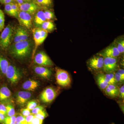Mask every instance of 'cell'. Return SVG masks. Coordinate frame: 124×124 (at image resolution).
I'll list each match as a JSON object with an SVG mask.
<instances>
[{"label":"cell","instance_id":"26","mask_svg":"<svg viewBox=\"0 0 124 124\" xmlns=\"http://www.w3.org/2000/svg\"><path fill=\"white\" fill-rule=\"evenodd\" d=\"M44 12L46 20L50 21L52 19H53L55 17L53 11L50 10H46Z\"/></svg>","mask_w":124,"mask_h":124},{"label":"cell","instance_id":"1","mask_svg":"<svg viewBox=\"0 0 124 124\" xmlns=\"http://www.w3.org/2000/svg\"><path fill=\"white\" fill-rule=\"evenodd\" d=\"M32 45L31 42L29 40L20 41L10 46L9 52L15 57L23 59L30 54L32 49Z\"/></svg>","mask_w":124,"mask_h":124},{"label":"cell","instance_id":"49","mask_svg":"<svg viewBox=\"0 0 124 124\" xmlns=\"http://www.w3.org/2000/svg\"><path fill=\"white\" fill-rule=\"evenodd\" d=\"M12 0L13 1H16V0Z\"/></svg>","mask_w":124,"mask_h":124},{"label":"cell","instance_id":"28","mask_svg":"<svg viewBox=\"0 0 124 124\" xmlns=\"http://www.w3.org/2000/svg\"><path fill=\"white\" fill-rule=\"evenodd\" d=\"M16 123L20 124H28L26 121L25 117L21 114H19L18 115L16 116Z\"/></svg>","mask_w":124,"mask_h":124},{"label":"cell","instance_id":"22","mask_svg":"<svg viewBox=\"0 0 124 124\" xmlns=\"http://www.w3.org/2000/svg\"><path fill=\"white\" fill-rule=\"evenodd\" d=\"M19 27L21 35V41L27 40L29 37V34L28 31L26 29V28L21 26Z\"/></svg>","mask_w":124,"mask_h":124},{"label":"cell","instance_id":"17","mask_svg":"<svg viewBox=\"0 0 124 124\" xmlns=\"http://www.w3.org/2000/svg\"><path fill=\"white\" fill-rule=\"evenodd\" d=\"M11 93L8 88L6 86H2L0 89V101H6L10 97Z\"/></svg>","mask_w":124,"mask_h":124},{"label":"cell","instance_id":"25","mask_svg":"<svg viewBox=\"0 0 124 124\" xmlns=\"http://www.w3.org/2000/svg\"><path fill=\"white\" fill-rule=\"evenodd\" d=\"M6 116L11 117L15 115V111L14 108L11 104H8L6 106Z\"/></svg>","mask_w":124,"mask_h":124},{"label":"cell","instance_id":"4","mask_svg":"<svg viewBox=\"0 0 124 124\" xmlns=\"http://www.w3.org/2000/svg\"><path fill=\"white\" fill-rule=\"evenodd\" d=\"M55 78L57 83L60 86L68 87L70 85V77L66 71L59 68L56 69Z\"/></svg>","mask_w":124,"mask_h":124},{"label":"cell","instance_id":"48","mask_svg":"<svg viewBox=\"0 0 124 124\" xmlns=\"http://www.w3.org/2000/svg\"><path fill=\"white\" fill-rule=\"evenodd\" d=\"M20 0H16V1H17V2H18V1H20Z\"/></svg>","mask_w":124,"mask_h":124},{"label":"cell","instance_id":"20","mask_svg":"<svg viewBox=\"0 0 124 124\" xmlns=\"http://www.w3.org/2000/svg\"><path fill=\"white\" fill-rule=\"evenodd\" d=\"M97 81L100 88L105 89L108 85V84L105 80L103 75L100 74L97 77Z\"/></svg>","mask_w":124,"mask_h":124},{"label":"cell","instance_id":"12","mask_svg":"<svg viewBox=\"0 0 124 124\" xmlns=\"http://www.w3.org/2000/svg\"><path fill=\"white\" fill-rule=\"evenodd\" d=\"M16 102L18 104L23 105L26 103L31 99V94L27 91H19L16 96Z\"/></svg>","mask_w":124,"mask_h":124},{"label":"cell","instance_id":"33","mask_svg":"<svg viewBox=\"0 0 124 124\" xmlns=\"http://www.w3.org/2000/svg\"><path fill=\"white\" fill-rule=\"evenodd\" d=\"M38 106L37 102L35 100H32L28 102L27 104V108L31 110Z\"/></svg>","mask_w":124,"mask_h":124},{"label":"cell","instance_id":"29","mask_svg":"<svg viewBox=\"0 0 124 124\" xmlns=\"http://www.w3.org/2000/svg\"><path fill=\"white\" fill-rule=\"evenodd\" d=\"M16 115H14L11 117L6 116L5 118L3 124H14L16 123Z\"/></svg>","mask_w":124,"mask_h":124},{"label":"cell","instance_id":"30","mask_svg":"<svg viewBox=\"0 0 124 124\" xmlns=\"http://www.w3.org/2000/svg\"><path fill=\"white\" fill-rule=\"evenodd\" d=\"M21 41V35L19 27H18L16 31L14 38V41L15 43Z\"/></svg>","mask_w":124,"mask_h":124},{"label":"cell","instance_id":"36","mask_svg":"<svg viewBox=\"0 0 124 124\" xmlns=\"http://www.w3.org/2000/svg\"><path fill=\"white\" fill-rule=\"evenodd\" d=\"M10 4H11V7H12L13 10L15 12V13L18 15V13L20 10L17 3H17L12 2Z\"/></svg>","mask_w":124,"mask_h":124},{"label":"cell","instance_id":"16","mask_svg":"<svg viewBox=\"0 0 124 124\" xmlns=\"http://www.w3.org/2000/svg\"><path fill=\"white\" fill-rule=\"evenodd\" d=\"M34 20L37 26H41V24L46 20L44 11L42 10L37 11L35 14Z\"/></svg>","mask_w":124,"mask_h":124},{"label":"cell","instance_id":"27","mask_svg":"<svg viewBox=\"0 0 124 124\" xmlns=\"http://www.w3.org/2000/svg\"><path fill=\"white\" fill-rule=\"evenodd\" d=\"M5 17L3 11L0 9V32L4 28Z\"/></svg>","mask_w":124,"mask_h":124},{"label":"cell","instance_id":"32","mask_svg":"<svg viewBox=\"0 0 124 124\" xmlns=\"http://www.w3.org/2000/svg\"><path fill=\"white\" fill-rule=\"evenodd\" d=\"M117 50L119 52L120 54H122L124 52V40H122L118 42L117 46H116Z\"/></svg>","mask_w":124,"mask_h":124},{"label":"cell","instance_id":"21","mask_svg":"<svg viewBox=\"0 0 124 124\" xmlns=\"http://www.w3.org/2000/svg\"><path fill=\"white\" fill-rule=\"evenodd\" d=\"M41 28L48 32L53 31L55 28V26L53 23L52 21L48 20H46L43 23L41 26Z\"/></svg>","mask_w":124,"mask_h":124},{"label":"cell","instance_id":"50","mask_svg":"<svg viewBox=\"0 0 124 124\" xmlns=\"http://www.w3.org/2000/svg\"><path fill=\"white\" fill-rule=\"evenodd\" d=\"M18 124V123H15V124Z\"/></svg>","mask_w":124,"mask_h":124},{"label":"cell","instance_id":"35","mask_svg":"<svg viewBox=\"0 0 124 124\" xmlns=\"http://www.w3.org/2000/svg\"><path fill=\"white\" fill-rule=\"evenodd\" d=\"M21 115L24 117L27 116L31 114V110L28 108H22L21 109Z\"/></svg>","mask_w":124,"mask_h":124},{"label":"cell","instance_id":"34","mask_svg":"<svg viewBox=\"0 0 124 124\" xmlns=\"http://www.w3.org/2000/svg\"><path fill=\"white\" fill-rule=\"evenodd\" d=\"M35 117L39 119L43 120L46 117V114L45 111L43 110L39 111L38 113L35 115Z\"/></svg>","mask_w":124,"mask_h":124},{"label":"cell","instance_id":"38","mask_svg":"<svg viewBox=\"0 0 124 124\" xmlns=\"http://www.w3.org/2000/svg\"><path fill=\"white\" fill-rule=\"evenodd\" d=\"M115 79L116 81V82H122L124 81V77H122V76L118 73L116 72L115 73Z\"/></svg>","mask_w":124,"mask_h":124},{"label":"cell","instance_id":"2","mask_svg":"<svg viewBox=\"0 0 124 124\" xmlns=\"http://www.w3.org/2000/svg\"><path fill=\"white\" fill-rule=\"evenodd\" d=\"M13 28L9 24L4 28L0 35V48L3 50L8 48L13 36Z\"/></svg>","mask_w":124,"mask_h":124},{"label":"cell","instance_id":"14","mask_svg":"<svg viewBox=\"0 0 124 124\" xmlns=\"http://www.w3.org/2000/svg\"><path fill=\"white\" fill-rule=\"evenodd\" d=\"M119 52L117 50L116 46H109L104 50L102 55L104 58L110 57L116 58L120 55Z\"/></svg>","mask_w":124,"mask_h":124},{"label":"cell","instance_id":"45","mask_svg":"<svg viewBox=\"0 0 124 124\" xmlns=\"http://www.w3.org/2000/svg\"><path fill=\"white\" fill-rule=\"evenodd\" d=\"M13 1L12 0H4L3 2V4L5 5L7 4H11L13 2Z\"/></svg>","mask_w":124,"mask_h":124},{"label":"cell","instance_id":"5","mask_svg":"<svg viewBox=\"0 0 124 124\" xmlns=\"http://www.w3.org/2000/svg\"><path fill=\"white\" fill-rule=\"evenodd\" d=\"M5 75L11 84H16L18 82L22 77L18 69L14 65L9 64Z\"/></svg>","mask_w":124,"mask_h":124},{"label":"cell","instance_id":"31","mask_svg":"<svg viewBox=\"0 0 124 124\" xmlns=\"http://www.w3.org/2000/svg\"><path fill=\"white\" fill-rule=\"evenodd\" d=\"M107 87L111 90L115 97L118 96L119 93V89L114 85H108Z\"/></svg>","mask_w":124,"mask_h":124},{"label":"cell","instance_id":"46","mask_svg":"<svg viewBox=\"0 0 124 124\" xmlns=\"http://www.w3.org/2000/svg\"><path fill=\"white\" fill-rule=\"evenodd\" d=\"M24 2H31L35 1V0H23Z\"/></svg>","mask_w":124,"mask_h":124},{"label":"cell","instance_id":"3","mask_svg":"<svg viewBox=\"0 0 124 124\" xmlns=\"http://www.w3.org/2000/svg\"><path fill=\"white\" fill-rule=\"evenodd\" d=\"M32 32L35 42V48L33 51V55L38 46L42 44L46 39L48 32L41 28L37 27L32 29Z\"/></svg>","mask_w":124,"mask_h":124},{"label":"cell","instance_id":"7","mask_svg":"<svg viewBox=\"0 0 124 124\" xmlns=\"http://www.w3.org/2000/svg\"><path fill=\"white\" fill-rule=\"evenodd\" d=\"M34 62L41 66H52L53 62L45 52L41 51L37 54L34 58Z\"/></svg>","mask_w":124,"mask_h":124},{"label":"cell","instance_id":"42","mask_svg":"<svg viewBox=\"0 0 124 124\" xmlns=\"http://www.w3.org/2000/svg\"><path fill=\"white\" fill-rule=\"evenodd\" d=\"M119 91L120 94V97L122 99H124V86L122 85L120 89H119Z\"/></svg>","mask_w":124,"mask_h":124},{"label":"cell","instance_id":"39","mask_svg":"<svg viewBox=\"0 0 124 124\" xmlns=\"http://www.w3.org/2000/svg\"><path fill=\"white\" fill-rule=\"evenodd\" d=\"M0 113L6 116V106L3 103H0Z\"/></svg>","mask_w":124,"mask_h":124},{"label":"cell","instance_id":"40","mask_svg":"<svg viewBox=\"0 0 124 124\" xmlns=\"http://www.w3.org/2000/svg\"><path fill=\"white\" fill-rule=\"evenodd\" d=\"M44 109L43 107L40 106H37L31 111V113L35 115L38 113L39 111Z\"/></svg>","mask_w":124,"mask_h":124},{"label":"cell","instance_id":"37","mask_svg":"<svg viewBox=\"0 0 124 124\" xmlns=\"http://www.w3.org/2000/svg\"><path fill=\"white\" fill-rule=\"evenodd\" d=\"M43 120H40L35 116L31 122L28 124H42Z\"/></svg>","mask_w":124,"mask_h":124},{"label":"cell","instance_id":"6","mask_svg":"<svg viewBox=\"0 0 124 124\" xmlns=\"http://www.w3.org/2000/svg\"><path fill=\"white\" fill-rule=\"evenodd\" d=\"M17 18L21 26L27 29H31V28L32 18L30 14L20 10L18 13Z\"/></svg>","mask_w":124,"mask_h":124},{"label":"cell","instance_id":"18","mask_svg":"<svg viewBox=\"0 0 124 124\" xmlns=\"http://www.w3.org/2000/svg\"><path fill=\"white\" fill-rule=\"evenodd\" d=\"M9 65V62L7 59L0 54V72L2 75H5Z\"/></svg>","mask_w":124,"mask_h":124},{"label":"cell","instance_id":"19","mask_svg":"<svg viewBox=\"0 0 124 124\" xmlns=\"http://www.w3.org/2000/svg\"><path fill=\"white\" fill-rule=\"evenodd\" d=\"M35 3L38 6L48 8L53 5V0H35Z\"/></svg>","mask_w":124,"mask_h":124},{"label":"cell","instance_id":"13","mask_svg":"<svg viewBox=\"0 0 124 124\" xmlns=\"http://www.w3.org/2000/svg\"><path fill=\"white\" fill-rule=\"evenodd\" d=\"M34 70L37 75L45 79H49L52 75L50 70L45 67L41 66H36L34 68Z\"/></svg>","mask_w":124,"mask_h":124},{"label":"cell","instance_id":"23","mask_svg":"<svg viewBox=\"0 0 124 124\" xmlns=\"http://www.w3.org/2000/svg\"><path fill=\"white\" fill-rule=\"evenodd\" d=\"M103 75L105 80L108 85H114L116 82L113 73H108Z\"/></svg>","mask_w":124,"mask_h":124},{"label":"cell","instance_id":"41","mask_svg":"<svg viewBox=\"0 0 124 124\" xmlns=\"http://www.w3.org/2000/svg\"><path fill=\"white\" fill-rule=\"evenodd\" d=\"M34 117H35V115L32 114V113H31V115H29V116L25 117L26 121L28 124L33 119Z\"/></svg>","mask_w":124,"mask_h":124},{"label":"cell","instance_id":"51","mask_svg":"<svg viewBox=\"0 0 124 124\" xmlns=\"http://www.w3.org/2000/svg\"></svg>","mask_w":124,"mask_h":124},{"label":"cell","instance_id":"44","mask_svg":"<svg viewBox=\"0 0 124 124\" xmlns=\"http://www.w3.org/2000/svg\"><path fill=\"white\" fill-rule=\"evenodd\" d=\"M117 72L119 73L122 77H124V70L123 69H119L117 71Z\"/></svg>","mask_w":124,"mask_h":124},{"label":"cell","instance_id":"10","mask_svg":"<svg viewBox=\"0 0 124 124\" xmlns=\"http://www.w3.org/2000/svg\"><path fill=\"white\" fill-rule=\"evenodd\" d=\"M19 9L30 15H34L37 12L39 7L35 2H24L19 6Z\"/></svg>","mask_w":124,"mask_h":124},{"label":"cell","instance_id":"9","mask_svg":"<svg viewBox=\"0 0 124 124\" xmlns=\"http://www.w3.org/2000/svg\"><path fill=\"white\" fill-rule=\"evenodd\" d=\"M117 60L116 58L106 57L104 59L103 70L106 73H111L116 69Z\"/></svg>","mask_w":124,"mask_h":124},{"label":"cell","instance_id":"24","mask_svg":"<svg viewBox=\"0 0 124 124\" xmlns=\"http://www.w3.org/2000/svg\"><path fill=\"white\" fill-rule=\"evenodd\" d=\"M5 11L8 15L12 17L17 18L18 15L15 13L11 7L10 4L5 5Z\"/></svg>","mask_w":124,"mask_h":124},{"label":"cell","instance_id":"43","mask_svg":"<svg viewBox=\"0 0 124 124\" xmlns=\"http://www.w3.org/2000/svg\"><path fill=\"white\" fill-rule=\"evenodd\" d=\"M6 116L0 113V123L2 124L4 121Z\"/></svg>","mask_w":124,"mask_h":124},{"label":"cell","instance_id":"11","mask_svg":"<svg viewBox=\"0 0 124 124\" xmlns=\"http://www.w3.org/2000/svg\"><path fill=\"white\" fill-rule=\"evenodd\" d=\"M104 63V59L100 56H95L91 58L89 61V65L92 69L98 70L102 68Z\"/></svg>","mask_w":124,"mask_h":124},{"label":"cell","instance_id":"15","mask_svg":"<svg viewBox=\"0 0 124 124\" xmlns=\"http://www.w3.org/2000/svg\"><path fill=\"white\" fill-rule=\"evenodd\" d=\"M39 86L37 81L33 80H29L25 81L23 85V88L29 91H34Z\"/></svg>","mask_w":124,"mask_h":124},{"label":"cell","instance_id":"47","mask_svg":"<svg viewBox=\"0 0 124 124\" xmlns=\"http://www.w3.org/2000/svg\"><path fill=\"white\" fill-rule=\"evenodd\" d=\"M4 0H0V3L3 4V2H4Z\"/></svg>","mask_w":124,"mask_h":124},{"label":"cell","instance_id":"8","mask_svg":"<svg viewBox=\"0 0 124 124\" xmlns=\"http://www.w3.org/2000/svg\"><path fill=\"white\" fill-rule=\"evenodd\" d=\"M56 95L57 93L53 88L51 87H48L41 93L40 99L44 102L48 103L54 100Z\"/></svg>","mask_w":124,"mask_h":124}]
</instances>
